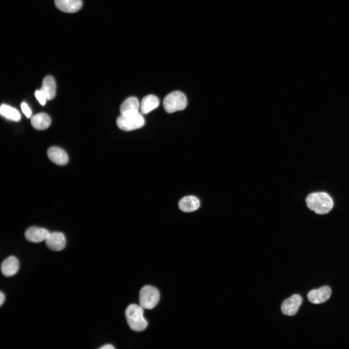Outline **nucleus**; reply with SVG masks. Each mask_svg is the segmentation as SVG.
I'll return each instance as SVG.
<instances>
[{
  "label": "nucleus",
  "instance_id": "obj_13",
  "mask_svg": "<svg viewBox=\"0 0 349 349\" xmlns=\"http://www.w3.org/2000/svg\"><path fill=\"white\" fill-rule=\"evenodd\" d=\"M140 104L137 97L131 96L126 99L121 105L120 111L123 116L134 114L139 112Z\"/></svg>",
  "mask_w": 349,
  "mask_h": 349
},
{
  "label": "nucleus",
  "instance_id": "obj_21",
  "mask_svg": "<svg viewBox=\"0 0 349 349\" xmlns=\"http://www.w3.org/2000/svg\"><path fill=\"white\" fill-rule=\"evenodd\" d=\"M5 301V295L4 293L0 291V305L2 306Z\"/></svg>",
  "mask_w": 349,
  "mask_h": 349
},
{
  "label": "nucleus",
  "instance_id": "obj_4",
  "mask_svg": "<svg viewBox=\"0 0 349 349\" xmlns=\"http://www.w3.org/2000/svg\"><path fill=\"white\" fill-rule=\"evenodd\" d=\"M159 298L157 288L151 286H144L139 293L140 305L145 309H152L158 304Z\"/></svg>",
  "mask_w": 349,
  "mask_h": 349
},
{
  "label": "nucleus",
  "instance_id": "obj_20",
  "mask_svg": "<svg viewBox=\"0 0 349 349\" xmlns=\"http://www.w3.org/2000/svg\"><path fill=\"white\" fill-rule=\"evenodd\" d=\"M21 108L22 112L28 118L30 117L32 114L31 111L29 106L25 103L23 102L21 105Z\"/></svg>",
  "mask_w": 349,
  "mask_h": 349
},
{
  "label": "nucleus",
  "instance_id": "obj_12",
  "mask_svg": "<svg viewBox=\"0 0 349 349\" xmlns=\"http://www.w3.org/2000/svg\"><path fill=\"white\" fill-rule=\"evenodd\" d=\"M56 7L60 11L73 13L79 10L81 8V0H54Z\"/></svg>",
  "mask_w": 349,
  "mask_h": 349
},
{
  "label": "nucleus",
  "instance_id": "obj_10",
  "mask_svg": "<svg viewBox=\"0 0 349 349\" xmlns=\"http://www.w3.org/2000/svg\"><path fill=\"white\" fill-rule=\"evenodd\" d=\"M47 154L49 159L53 163L58 165H66L69 161L67 153L63 149L58 147H50L48 150Z\"/></svg>",
  "mask_w": 349,
  "mask_h": 349
},
{
  "label": "nucleus",
  "instance_id": "obj_14",
  "mask_svg": "<svg viewBox=\"0 0 349 349\" xmlns=\"http://www.w3.org/2000/svg\"><path fill=\"white\" fill-rule=\"evenodd\" d=\"M40 90L44 94L47 100H51L55 97L56 84L52 76L48 75L44 79Z\"/></svg>",
  "mask_w": 349,
  "mask_h": 349
},
{
  "label": "nucleus",
  "instance_id": "obj_8",
  "mask_svg": "<svg viewBox=\"0 0 349 349\" xmlns=\"http://www.w3.org/2000/svg\"><path fill=\"white\" fill-rule=\"evenodd\" d=\"M45 242L47 247L54 251L62 250L66 245L65 236L60 232L50 233Z\"/></svg>",
  "mask_w": 349,
  "mask_h": 349
},
{
  "label": "nucleus",
  "instance_id": "obj_7",
  "mask_svg": "<svg viewBox=\"0 0 349 349\" xmlns=\"http://www.w3.org/2000/svg\"><path fill=\"white\" fill-rule=\"evenodd\" d=\"M50 232L45 228L31 226L25 232L26 239L31 242L39 243L46 240Z\"/></svg>",
  "mask_w": 349,
  "mask_h": 349
},
{
  "label": "nucleus",
  "instance_id": "obj_1",
  "mask_svg": "<svg viewBox=\"0 0 349 349\" xmlns=\"http://www.w3.org/2000/svg\"><path fill=\"white\" fill-rule=\"evenodd\" d=\"M306 203L309 209L319 214L328 213L333 205L332 198L324 192L310 194L306 199Z\"/></svg>",
  "mask_w": 349,
  "mask_h": 349
},
{
  "label": "nucleus",
  "instance_id": "obj_6",
  "mask_svg": "<svg viewBox=\"0 0 349 349\" xmlns=\"http://www.w3.org/2000/svg\"><path fill=\"white\" fill-rule=\"evenodd\" d=\"M301 303V297L298 294H294L283 302L281 311L285 315L293 316L296 314Z\"/></svg>",
  "mask_w": 349,
  "mask_h": 349
},
{
  "label": "nucleus",
  "instance_id": "obj_11",
  "mask_svg": "<svg viewBox=\"0 0 349 349\" xmlns=\"http://www.w3.org/2000/svg\"><path fill=\"white\" fill-rule=\"evenodd\" d=\"M19 268V263L17 258L14 256H10L1 263V271L4 276L10 277L17 272Z\"/></svg>",
  "mask_w": 349,
  "mask_h": 349
},
{
  "label": "nucleus",
  "instance_id": "obj_5",
  "mask_svg": "<svg viewBox=\"0 0 349 349\" xmlns=\"http://www.w3.org/2000/svg\"><path fill=\"white\" fill-rule=\"evenodd\" d=\"M116 124L120 129L131 131L142 127L144 120L142 114L138 112L126 116L120 115L116 120Z\"/></svg>",
  "mask_w": 349,
  "mask_h": 349
},
{
  "label": "nucleus",
  "instance_id": "obj_22",
  "mask_svg": "<svg viewBox=\"0 0 349 349\" xmlns=\"http://www.w3.org/2000/svg\"><path fill=\"white\" fill-rule=\"evenodd\" d=\"M115 348L111 344H106L101 347L100 349H114Z\"/></svg>",
  "mask_w": 349,
  "mask_h": 349
},
{
  "label": "nucleus",
  "instance_id": "obj_19",
  "mask_svg": "<svg viewBox=\"0 0 349 349\" xmlns=\"http://www.w3.org/2000/svg\"><path fill=\"white\" fill-rule=\"evenodd\" d=\"M35 95L36 98L42 105L45 104L47 99L44 94L40 90H37L35 93Z\"/></svg>",
  "mask_w": 349,
  "mask_h": 349
},
{
  "label": "nucleus",
  "instance_id": "obj_15",
  "mask_svg": "<svg viewBox=\"0 0 349 349\" xmlns=\"http://www.w3.org/2000/svg\"><path fill=\"white\" fill-rule=\"evenodd\" d=\"M31 122L34 128L40 130H44L50 126L51 118L47 113L41 112L32 116Z\"/></svg>",
  "mask_w": 349,
  "mask_h": 349
},
{
  "label": "nucleus",
  "instance_id": "obj_3",
  "mask_svg": "<svg viewBox=\"0 0 349 349\" xmlns=\"http://www.w3.org/2000/svg\"><path fill=\"white\" fill-rule=\"evenodd\" d=\"M187 105V99L186 95L178 91L169 93L163 100L164 108L168 113L183 110L186 107Z\"/></svg>",
  "mask_w": 349,
  "mask_h": 349
},
{
  "label": "nucleus",
  "instance_id": "obj_18",
  "mask_svg": "<svg viewBox=\"0 0 349 349\" xmlns=\"http://www.w3.org/2000/svg\"><path fill=\"white\" fill-rule=\"evenodd\" d=\"M0 112L7 118L15 121H18L20 118V115L16 109L6 105L1 106Z\"/></svg>",
  "mask_w": 349,
  "mask_h": 349
},
{
  "label": "nucleus",
  "instance_id": "obj_17",
  "mask_svg": "<svg viewBox=\"0 0 349 349\" xmlns=\"http://www.w3.org/2000/svg\"><path fill=\"white\" fill-rule=\"evenodd\" d=\"M159 104V99L155 95H146L142 99L141 103V112L143 114H147L157 108Z\"/></svg>",
  "mask_w": 349,
  "mask_h": 349
},
{
  "label": "nucleus",
  "instance_id": "obj_2",
  "mask_svg": "<svg viewBox=\"0 0 349 349\" xmlns=\"http://www.w3.org/2000/svg\"><path fill=\"white\" fill-rule=\"evenodd\" d=\"M127 323L131 330L141 332L145 330L148 325L147 321L143 317V308L140 305L131 304L125 311Z\"/></svg>",
  "mask_w": 349,
  "mask_h": 349
},
{
  "label": "nucleus",
  "instance_id": "obj_16",
  "mask_svg": "<svg viewBox=\"0 0 349 349\" xmlns=\"http://www.w3.org/2000/svg\"><path fill=\"white\" fill-rule=\"evenodd\" d=\"M200 206L199 200L195 196H188L182 198L179 202V208L184 212H189L197 209Z\"/></svg>",
  "mask_w": 349,
  "mask_h": 349
},
{
  "label": "nucleus",
  "instance_id": "obj_9",
  "mask_svg": "<svg viewBox=\"0 0 349 349\" xmlns=\"http://www.w3.org/2000/svg\"><path fill=\"white\" fill-rule=\"evenodd\" d=\"M331 289L328 286H324L318 289H313L307 294L309 301L314 304L323 303L328 300L331 295Z\"/></svg>",
  "mask_w": 349,
  "mask_h": 349
}]
</instances>
